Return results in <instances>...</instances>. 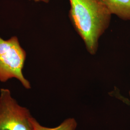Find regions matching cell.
Masks as SVG:
<instances>
[{
    "label": "cell",
    "mask_w": 130,
    "mask_h": 130,
    "mask_svg": "<svg viewBox=\"0 0 130 130\" xmlns=\"http://www.w3.org/2000/svg\"><path fill=\"white\" fill-rule=\"evenodd\" d=\"M69 18L90 54L94 55L99 40L108 28L112 14L100 0H69Z\"/></svg>",
    "instance_id": "obj_1"
},
{
    "label": "cell",
    "mask_w": 130,
    "mask_h": 130,
    "mask_svg": "<svg viewBox=\"0 0 130 130\" xmlns=\"http://www.w3.org/2000/svg\"><path fill=\"white\" fill-rule=\"evenodd\" d=\"M26 53L16 36L5 40L0 37V81L12 78L19 80L25 88H31L30 83L22 73Z\"/></svg>",
    "instance_id": "obj_2"
},
{
    "label": "cell",
    "mask_w": 130,
    "mask_h": 130,
    "mask_svg": "<svg viewBox=\"0 0 130 130\" xmlns=\"http://www.w3.org/2000/svg\"><path fill=\"white\" fill-rule=\"evenodd\" d=\"M31 117L29 110L12 97L9 89H1L0 130H35Z\"/></svg>",
    "instance_id": "obj_3"
},
{
    "label": "cell",
    "mask_w": 130,
    "mask_h": 130,
    "mask_svg": "<svg viewBox=\"0 0 130 130\" xmlns=\"http://www.w3.org/2000/svg\"><path fill=\"white\" fill-rule=\"evenodd\" d=\"M112 14L130 21V0H100Z\"/></svg>",
    "instance_id": "obj_4"
},
{
    "label": "cell",
    "mask_w": 130,
    "mask_h": 130,
    "mask_svg": "<svg viewBox=\"0 0 130 130\" xmlns=\"http://www.w3.org/2000/svg\"><path fill=\"white\" fill-rule=\"evenodd\" d=\"M30 120L35 130H75L77 125L75 119L72 118L66 120L60 125L53 128L42 126L32 117Z\"/></svg>",
    "instance_id": "obj_5"
},
{
    "label": "cell",
    "mask_w": 130,
    "mask_h": 130,
    "mask_svg": "<svg viewBox=\"0 0 130 130\" xmlns=\"http://www.w3.org/2000/svg\"><path fill=\"white\" fill-rule=\"evenodd\" d=\"M29 1H33L35 2H43L44 3H48L50 2V0H29Z\"/></svg>",
    "instance_id": "obj_6"
},
{
    "label": "cell",
    "mask_w": 130,
    "mask_h": 130,
    "mask_svg": "<svg viewBox=\"0 0 130 130\" xmlns=\"http://www.w3.org/2000/svg\"></svg>",
    "instance_id": "obj_7"
}]
</instances>
